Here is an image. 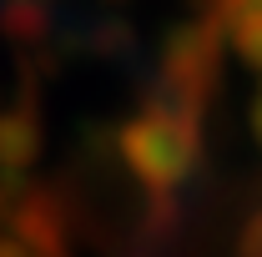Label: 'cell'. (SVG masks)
<instances>
[{
  "mask_svg": "<svg viewBox=\"0 0 262 257\" xmlns=\"http://www.w3.org/2000/svg\"><path fill=\"white\" fill-rule=\"evenodd\" d=\"M116 157L131 172V182L151 197L162 212H171V197L202 161V111L151 96L136 116L116 131Z\"/></svg>",
  "mask_w": 262,
  "mask_h": 257,
  "instance_id": "6da1fadb",
  "label": "cell"
},
{
  "mask_svg": "<svg viewBox=\"0 0 262 257\" xmlns=\"http://www.w3.org/2000/svg\"><path fill=\"white\" fill-rule=\"evenodd\" d=\"M222 66H227V40H222V31L207 15L182 20L162 46L157 91L151 96L192 106V111H207V101L217 96V86H222Z\"/></svg>",
  "mask_w": 262,
  "mask_h": 257,
  "instance_id": "7a4b0ae2",
  "label": "cell"
},
{
  "mask_svg": "<svg viewBox=\"0 0 262 257\" xmlns=\"http://www.w3.org/2000/svg\"><path fill=\"white\" fill-rule=\"evenodd\" d=\"M40 111H35V96H15L10 106H0V182L20 187L26 172L40 157Z\"/></svg>",
  "mask_w": 262,
  "mask_h": 257,
  "instance_id": "3957f363",
  "label": "cell"
},
{
  "mask_svg": "<svg viewBox=\"0 0 262 257\" xmlns=\"http://www.w3.org/2000/svg\"><path fill=\"white\" fill-rule=\"evenodd\" d=\"M207 20L222 31L237 61L262 71V0H207Z\"/></svg>",
  "mask_w": 262,
  "mask_h": 257,
  "instance_id": "277c9868",
  "label": "cell"
},
{
  "mask_svg": "<svg viewBox=\"0 0 262 257\" xmlns=\"http://www.w3.org/2000/svg\"><path fill=\"white\" fill-rule=\"evenodd\" d=\"M237 257H262V212H252V217H247L242 242H237Z\"/></svg>",
  "mask_w": 262,
  "mask_h": 257,
  "instance_id": "5b68a950",
  "label": "cell"
},
{
  "mask_svg": "<svg viewBox=\"0 0 262 257\" xmlns=\"http://www.w3.org/2000/svg\"><path fill=\"white\" fill-rule=\"evenodd\" d=\"M0 257H31V247H26L10 227H0Z\"/></svg>",
  "mask_w": 262,
  "mask_h": 257,
  "instance_id": "8992f818",
  "label": "cell"
},
{
  "mask_svg": "<svg viewBox=\"0 0 262 257\" xmlns=\"http://www.w3.org/2000/svg\"><path fill=\"white\" fill-rule=\"evenodd\" d=\"M15 197H20V187H10V182H0V227L10 222V207H15Z\"/></svg>",
  "mask_w": 262,
  "mask_h": 257,
  "instance_id": "52a82bcc",
  "label": "cell"
},
{
  "mask_svg": "<svg viewBox=\"0 0 262 257\" xmlns=\"http://www.w3.org/2000/svg\"><path fill=\"white\" fill-rule=\"evenodd\" d=\"M46 257H71V252H46Z\"/></svg>",
  "mask_w": 262,
  "mask_h": 257,
  "instance_id": "ba28073f",
  "label": "cell"
}]
</instances>
